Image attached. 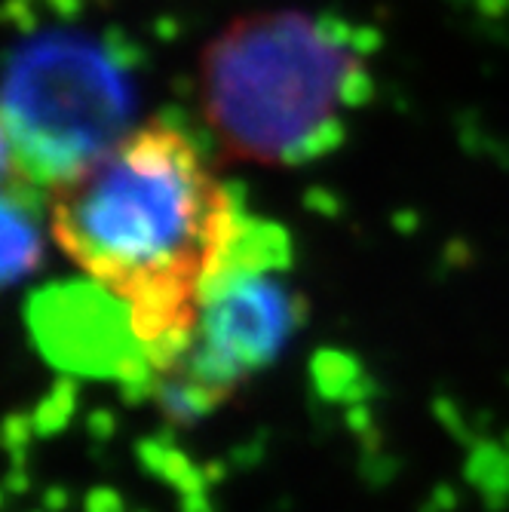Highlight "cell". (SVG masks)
I'll return each mask as SVG.
<instances>
[{
	"mask_svg": "<svg viewBox=\"0 0 509 512\" xmlns=\"http://www.w3.org/2000/svg\"><path fill=\"white\" fill-rule=\"evenodd\" d=\"M31 332L46 359L80 375L151 381L157 368L135 338L123 298L92 283H62L31 301Z\"/></svg>",
	"mask_w": 509,
	"mask_h": 512,
	"instance_id": "cell-5",
	"label": "cell"
},
{
	"mask_svg": "<svg viewBox=\"0 0 509 512\" xmlns=\"http://www.w3.org/2000/svg\"><path fill=\"white\" fill-rule=\"evenodd\" d=\"M37 188L7 181L4 191V279L13 286L31 276L43 261V230L34 206Z\"/></svg>",
	"mask_w": 509,
	"mask_h": 512,
	"instance_id": "cell-6",
	"label": "cell"
},
{
	"mask_svg": "<svg viewBox=\"0 0 509 512\" xmlns=\"http://www.w3.org/2000/svg\"><path fill=\"white\" fill-rule=\"evenodd\" d=\"M135 120V80L123 43L86 25L19 31L7 53V181L53 191L108 154Z\"/></svg>",
	"mask_w": 509,
	"mask_h": 512,
	"instance_id": "cell-3",
	"label": "cell"
},
{
	"mask_svg": "<svg viewBox=\"0 0 509 512\" xmlns=\"http://www.w3.org/2000/svg\"><path fill=\"white\" fill-rule=\"evenodd\" d=\"M50 197L56 243L129 304L160 375L194 338L203 286L243 215L237 200L194 138L163 120L126 132Z\"/></svg>",
	"mask_w": 509,
	"mask_h": 512,
	"instance_id": "cell-1",
	"label": "cell"
},
{
	"mask_svg": "<svg viewBox=\"0 0 509 512\" xmlns=\"http://www.w3.org/2000/svg\"><path fill=\"white\" fill-rule=\"evenodd\" d=\"M365 53L341 19L292 10L243 16L203 50V117L227 157L264 166L316 160L368 99Z\"/></svg>",
	"mask_w": 509,
	"mask_h": 512,
	"instance_id": "cell-2",
	"label": "cell"
},
{
	"mask_svg": "<svg viewBox=\"0 0 509 512\" xmlns=\"http://www.w3.org/2000/svg\"><path fill=\"white\" fill-rule=\"evenodd\" d=\"M289 270L292 246L283 230L240 215L234 240L203 286L188 350L154 378V396L169 417L212 411L280 359L307 310Z\"/></svg>",
	"mask_w": 509,
	"mask_h": 512,
	"instance_id": "cell-4",
	"label": "cell"
}]
</instances>
